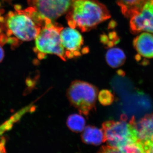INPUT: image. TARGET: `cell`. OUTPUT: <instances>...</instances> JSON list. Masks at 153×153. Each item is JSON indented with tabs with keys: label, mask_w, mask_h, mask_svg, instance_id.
<instances>
[{
	"label": "cell",
	"mask_w": 153,
	"mask_h": 153,
	"mask_svg": "<svg viewBox=\"0 0 153 153\" xmlns=\"http://www.w3.org/2000/svg\"><path fill=\"white\" fill-rule=\"evenodd\" d=\"M133 123L138 141L142 144L153 142V112L137 121L134 119Z\"/></svg>",
	"instance_id": "cell-9"
},
{
	"label": "cell",
	"mask_w": 153,
	"mask_h": 153,
	"mask_svg": "<svg viewBox=\"0 0 153 153\" xmlns=\"http://www.w3.org/2000/svg\"><path fill=\"white\" fill-rule=\"evenodd\" d=\"M149 0H117L125 16L130 18L137 13Z\"/></svg>",
	"instance_id": "cell-12"
},
{
	"label": "cell",
	"mask_w": 153,
	"mask_h": 153,
	"mask_svg": "<svg viewBox=\"0 0 153 153\" xmlns=\"http://www.w3.org/2000/svg\"><path fill=\"white\" fill-rule=\"evenodd\" d=\"M145 153H153V142L143 144Z\"/></svg>",
	"instance_id": "cell-18"
},
{
	"label": "cell",
	"mask_w": 153,
	"mask_h": 153,
	"mask_svg": "<svg viewBox=\"0 0 153 153\" xmlns=\"http://www.w3.org/2000/svg\"><path fill=\"white\" fill-rule=\"evenodd\" d=\"M5 143L6 139L2 137L0 140V153H6Z\"/></svg>",
	"instance_id": "cell-19"
},
{
	"label": "cell",
	"mask_w": 153,
	"mask_h": 153,
	"mask_svg": "<svg viewBox=\"0 0 153 153\" xmlns=\"http://www.w3.org/2000/svg\"><path fill=\"white\" fill-rule=\"evenodd\" d=\"M3 12H4L3 10L0 9V23L2 22L3 19H4V16H2V14Z\"/></svg>",
	"instance_id": "cell-21"
},
{
	"label": "cell",
	"mask_w": 153,
	"mask_h": 153,
	"mask_svg": "<svg viewBox=\"0 0 153 153\" xmlns=\"http://www.w3.org/2000/svg\"><path fill=\"white\" fill-rule=\"evenodd\" d=\"M34 109H35V106L31 104L19 110V111L11 116L8 119L0 125V137L2 136L6 132L9 131L13 128L14 125L21 120L26 114L31 112Z\"/></svg>",
	"instance_id": "cell-13"
},
{
	"label": "cell",
	"mask_w": 153,
	"mask_h": 153,
	"mask_svg": "<svg viewBox=\"0 0 153 153\" xmlns=\"http://www.w3.org/2000/svg\"><path fill=\"white\" fill-rule=\"evenodd\" d=\"M98 100L103 105H109L113 102L114 98L110 91L103 89L99 93Z\"/></svg>",
	"instance_id": "cell-17"
},
{
	"label": "cell",
	"mask_w": 153,
	"mask_h": 153,
	"mask_svg": "<svg viewBox=\"0 0 153 153\" xmlns=\"http://www.w3.org/2000/svg\"><path fill=\"white\" fill-rule=\"evenodd\" d=\"M118 149L123 153H145L143 144L139 141L128 144Z\"/></svg>",
	"instance_id": "cell-16"
},
{
	"label": "cell",
	"mask_w": 153,
	"mask_h": 153,
	"mask_svg": "<svg viewBox=\"0 0 153 153\" xmlns=\"http://www.w3.org/2000/svg\"><path fill=\"white\" fill-rule=\"evenodd\" d=\"M60 39L65 51L66 58H75L82 53L88 52V48H82L83 39L82 35L75 28L68 27L63 28L60 32Z\"/></svg>",
	"instance_id": "cell-7"
},
{
	"label": "cell",
	"mask_w": 153,
	"mask_h": 153,
	"mask_svg": "<svg viewBox=\"0 0 153 153\" xmlns=\"http://www.w3.org/2000/svg\"><path fill=\"white\" fill-rule=\"evenodd\" d=\"M15 9L6 15L0 23V44H8L13 49L23 42L36 39L42 27L28 8L22 10L16 5Z\"/></svg>",
	"instance_id": "cell-1"
},
{
	"label": "cell",
	"mask_w": 153,
	"mask_h": 153,
	"mask_svg": "<svg viewBox=\"0 0 153 153\" xmlns=\"http://www.w3.org/2000/svg\"><path fill=\"white\" fill-rule=\"evenodd\" d=\"M4 57V51L3 49L2 46L0 44V63L3 61Z\"/></svg>",
	"instance_id": "cell-20"
},
{
	"label": "cell",
	"mask_w": 153,
	"mask_h": 153,
	"mask_svg": "<svg viewBox=\"0 0 153 153\" xmlns=\"http://www.w3.org/2000/svg\"><path fill=\"white\" fill-rule=\"evenodd\" d=\"M133 120V118L128 122L123 117L120 121H107L102 124L105 142L108 146L119 149L128 144L138 141Z\"/></svg>",
	"instance_id": "cell-5"
},
{
	"label": "cell",
	"mask_w": 153,
	"mask_h": 153,
	"mask_svg": "<svg viewBox=\"0 0 153 153\" xmlns=\"http://www.w3.org/2000/svg\"><path fill=\"white\" fill-rule=\"evenodd\" d=\"M130 29L133 34L142 32L153 33V0H149L137 13L130 18Z\"/></svg>",
	"instance_id": "cell-8"
},
{
	"label": "cell",
	"mask_w": 153,
	"mask_h": 153,
	"mask_svg": "<svg viewBox=\"0 0 153 153\" xmlns=\"http://www.w3.org/2000/svg\"><path fill=\"white\" fill-rule=\"evenodd\" d=\"M63 27L55 22H47L41 28L35 40L34 52L41 60L47 55H54L66 61V51L63 47L60 32Z\"/></svg>",
	"instance_id": "cell-3"
},
{
	"label": "cell",
	"mask_w": 153,
	"mask_h": 153,
	"mask_svg": "<svg viewBox=\"0 0 153 153\" xmlns=\"http://www.w3.org/2000/svg\"><path fill=\"white\" fill-rule=\"evenodd\" d=\"M67 14L69 27L79 28L82 32L91 30L111 17L106 6L98 0H77Z\"/></svg>",
	"instance_id": "cell-2"
},
{
	"label": "cell",
	"mask_w": 153,
	"mask_h": 153,
	"mask_svg": "<svg viewBox=\"0 0 153 153\" xmlns=\"http://www.w3.org/2000/svg\"><path fill=\"white\" fill-rule=\"evenodd\" d=\"M82 131V140L85 143L99 145L105 142L104 133L102 129L97 128L93 126H88Z\"/></svg>",
	"instance_id": "cell-11"
},
{
	"label": "cell",
	"mask_w": 153,
	"mask_h": 153,
	"mask_svg": "<svg viewBox=\"0 0 153 153\" xmlns=\"http://www.w3.org/2000/svg\"><path fill=\"white\" fill-rule=\"evenodd\" d=\"M77 0H27L29 7L45 25L67 13Z\"/></svg>",
	"instance_id": "cell-6"
},
{
	"label": "cell",
	"mask_w": 153,
	"mask_h": 153,
	"mask_svg": "<svg viewBox=\"0 0 153 153\" xmlns=\"http://www.w3.org/2000/svg\"><path fill=\"white\" fill-rule=\"evenodd\" d=\"M138 54L144 58H153V35L145 32L137 36L133 41Z\"/></svg>",
	"instance_id": "cell-10"
},
{
	"label": "cell",
	"mask_w": 153,
	"mask_h": 153,
	"mask_svg": "<svg viewBox=\"0 0 153 153\" xmlns=\"http://www.w3.org/2000/svg\"><path fill=\"white\" fill-rule=\"evenodd\" d=\"M97 88L89 82L74 80L67 91L68 101L80 114L88 116L95 109L98 96Z\"/></svg>",
	"instance_id": "cell-4"
},
{
	"label": "cell",
	"mask_w": 153,
	"mask_h": 153,
	"mask_svg": "<svg viewBox=\"0 0 153 153\" xmlns=\"http://www.w3.org/2000/svg\"><path fill=\"white\" fill-rule=\"evenodd\" d=\"M126 59V55L123 50L118 48H110L105 55L107 63L113 68H117L122 66Z\"/></svg>",
	"instance_id": "cell-14"
},
{
	"label": "cell",
	"mask_w": 153,
	"mask_h": 153,
	"mask_svg": "<svg viewBox=\"0 0 153 153\" xmlns=\"http://www.w3.org/2000/svg\"><path fill=\"white\" fill-rule=\"evenodd\" d=\"M66 124L68 128L72 131L80 132L83 131L85 128V120L81 115L74 114L68 117Z\"/></svg>",
	"instance_id": "cell-15"
}]
</instances>
